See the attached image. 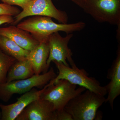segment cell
Listing matches in <instances>:
<instances>
[{
  "mask_svg": "<svg viewBox=\"0 0 120 120\" xmlns=\"http://www.w3.org/2000/svg\"><path fill=\"white\" fill-rule=\"evenodd\" d=\"M57 75L52 68L45 73L34 75L26 79L0 84V99L7 102L14 94H22L37 87L41 88L55 78Z\"/></svg>",
  "mask_w": 120,
  "mask_h": 120,
  "instance_id": "5",
  "label": "cell"
},
{
  "mask_svg": "<svg viewBox=\"0 0 120 120\" xmlns=\"http://www.w3.org/2000/svg\"><path fill=\"white\" fill-rule=\"evenodd\" d=\"M73 37V34L71 33L62 37L58 32H54L49 36L48 41L49 55L47 62L49 67L51 62L54 61L69 66L67 60L71 67L75 65L72 58V52L68 46L69 42Z\"/></svg>",
  "mask_w": 120,
  "mask_h": 120,
  "instance_id": "8",
  "label": "cell"
},
{
  "mask_svg": "<svg viewBox=\"0 0 120 120\" xmlns=\"http://www.w3.org/2000/svg\"><path fill=\"white\" fill-rule=\"evenodd\" d=\"M17 26L30 33L39 43L48 42L49 36L54 32L63 31L67 34L79 31L85 28L84 22L58 24L52 18L42 16H30L17 24Z\"/></svg>",
  "mask_w": 120,
  "mask_h": 120,
  "instance_id": "1",
  "label": "cell"
},
{
  "mask_svg": "<svg viewBox=\"0 0 120 120\" xmlns=\"http://www.w3.org/2000/svg\"><path fill=\"white\" fill-rule=\"evenodd\" d=\"M34 75V69L27 59L23 60H17L9 69L5 82L26 79Z\"/></svg>",
  "mask_w": 120,
  "mask_h": 120,
  "instance_id": "14",
  "label": "cell"
},
{
  "mask_svg": "<svg viewBox=\"0 0 120 120\" xmlns=\"http://www.w3.org/2000/svg\"><path fill=\"white\" fill-rule=\"evenodd\" d=\"M86 90L71 100L65 107L73 120H94L99 108L106 102L104 96Z\"/></svg>",
  "mask_w": 120,
  "mask_h": 120,
  "instance_id": "2",
  "label": "cell"
},
{
  "mask_svg": "<svg viewBox=\"0 0 120 120\" xmlns=\"http://www.w3.org/2000/svg\"><path fill=\"white\" fill-rule=\"evenodd\" d=\"M0 49L18 61L26 59L30 52V51L20 47L11 39L1 35H0Z\"/></svg>",
  "mask_w": 120,
  "mask_h": 120,
  "instance_id": "15",
  "label": "cell"
},
{
  "mask_svg": "<svg viewBox=\"0 0 120 120\" xmlns=\"http://www.w3.org/2000/svg\"><path fill=\"white\" fill-rule=\"evenodd\" d=\"M17 60L0 49V84L5 83L9 69Z\"/></svg>",
  "mask_w": 120,
  "mask_h": 120,
  "instance_id": "16",
  "label": "cell"
},
{
  "mask_svg": "<svg viewBox=\"0 0 120 120\" xmlns=\"http://www.w3.org/2000/svg\"><path fill=\"white\" fill-rule=\"evenodd\" d=\"M58 71V75L50 81L52 84L60 79L67 80L71 83L83 87L95 94L105 97L107 92L105 86L94 77H90L89 74L83 69H79L75 65L71 67L66 66L61 62L53 61Z\"/></svg>",
  "mask_w": 120,
  "mask_h": 120,
  "instance_id": "3",
  "label": "cell"
},
{
  "mask_svg": "<svg viewBox=\"0 0 120 120\" xmlns=\"http://www.w3.org/2000/svg\"><path fill=\"white\" fill-rule=\"evenodd\" d=\"M82 9L99 22L117 26L120 33V0H86Z\"/></svg>",
  "mask_w": 120,
  "mask_h": 120,
  "instance_id": "6",
  "label": "cell"
},
{
  "mask_svg": "<svg viewBox=\"0 0 120 120\" xmlns=\"http://www.w3.org/2000/svg\"><path fill=\"white\" fill-rule=\"evenodd\" d=\"M20 12V9L17 7L4 3L0 4V16L9 15L15 16Z\"/></svg>",
  "mask_w": 120,
  "mask_h": 120,
  "instance_id": "17",
  "label": "cell"
},
{
  "mask_svg": "<svg viewBox=\"0 0 120 120\" xmlns=\"http://www.w3.org/2000/svg\"><path fill=\"white\" fill-rule=\"evenodd\" d=\"M48 83L41 90H38L35 88L23 94L17 98V101L12 104L4 105L0 103L1 110L0 120H15L25 107L33 101L40 98Z\"/></svg>",
  "mask_w": 120,
  "mask_h": 120,
  "instance_id": "10",
  "label": "cell"
},
{
  "mask_svg": "<svg viewBox=\"0 0 120 120\" xmlns=\"http://www.w3.org/2000/svg\"><path fill=\"white\" fill-rule=\"evenodd\" d=\"M71 0L75 3V4H77L79 7L82 8L85 4L86 0Z\"/></svg>",
  "mask_w": 120,
  "mask_h": 120,
  "instance_id": "21",
  "label": "cell"
},
{
  "mask_svg": "<svg viewBox=\"0 0 120 120\" xmlns=\"http://www.w3.org/2000/svg\"><path fill=\"white\" fill-rule=\"evenodd\" d=\"M56 120H73L72 116L64 109L56 111Z\"/></svg>",
  "mask_w": 120,
  "mask_h": 120,
  "instance_id": "19",
  "label": "cell"
},
{
  "mask_svg": "<svg viewBox=\"0 0 120 120\" xmlns=\"http://www.w3.org/2000/svg\"><path fill=\"white\" fill-rule=\"evenodd\" d=\"M53 105L39 98L24 108L15 120H56Z\"/></svg>",
  "mask_w": 120,
  "mask_h": 120,
  "instance_id": "9",
  "label": "cell"
},
{
  "mask_svg": "<svg viewBox=\"0 0 120 120\" xmlns=\"http://www.w3.org/2000/svg\"><path fill=\"white\" fill-rule=\"evenodd\" d=\"M14 21L13 16L9 15L0 16V26L4 23L11 24Z\"/></svg>",
  "mask_w": 120,
  "mask_h": 120,
  "instance_id": "20",
  "label": "cell"
},
{
  "mask_svg": "<svg viewBox=\"0 0 120 120\" xmlns=\"http://www.w3.org/2000/svg\"><path fill=\"white\" fill-rule=\"evenodd\" d=\"M36 15L53 18L61 23H67L68 20L67 12L57 8L52 0H31L14 17V21L11 25L15 26L25 17Z\"/></svg>",
  "mask_w": 120,
  "mask_h": 120,
  "instance_id": "7",
  "label": "cell"
},
{
  "mask_svg": "<svg viewBox=\"0 0 120 120\" xmlns=\"http://www.w3.org/2000/svg\"><path fill=\"white\" fill-rule=\"evenodd\" d=\"M77 87L64 79L59 80L53 84L50 82L40 98L52 103L55 111H60L64 109L72 99L86 90L83 87Z\"/></svg>",
  "mask_w": 120,
  "mask_h": 120,
  "instance_id": "4",
  "label": "cell"
},
{
  "mask_svg": "<svg viewBox=\"0 0 120 120\" xmlns=\"http://www.w3.org/2000/svg\"><path fill=\"white\" fill-rule=\"evenodd\" d=\"M0 35L9 38L20 47L30 52L39 43L29 32L13 25L0 27Z\"/></svg>",
  "mask_w": 120,
  "mask_h": 120,
  "instance_id": "12",
  "label": "cell"
},
{
  "mask_svg": "<svg viewBox=\"0 0 120 120\" xmlns=\"http://www.w3.org/2000/svg\"><path fill=\"white\" fill-rule=\"evenodd\" d=\"M49 52L48 42L39 43L30 51L27 59L31 64L35 75L45 73L49 70V67L47 62Z\"/></svg>",
  "mask_w": 120,
  "mask_h": 120,
  "instance_id": "13",
  "label": "cell"
},
{
  "mask_svg": "<svg viewBox=\"0 0 120 120\" xmlns=\"http://www.w3.org/2000/svg\"><path fill=\"white\" fill-rule=\"evenodd\" d=\"M4 3L9 5H16L24 8L31 0H0Z\"/></svg>",
  "mask_w": 120,
  "mask_h": 120,
  "instance_id": "18",
  "label": "cell"
},
{
  "mask_svg": "<svg viewBox=\"0 0 120 120\" xmlns=\"http://www.w3.org/2000/svg\"><path fill=\"white\" fill-rule=\"evenodd\" d=\"M110 82L105 86L107 92L106 102L109 103L112 109L116 99L120 94V45L118 46L116 56L111 68L108 70L107 75Z\"/></svg>",
  "mask_w": 120,
  "mask_h": 120,
  "instance_id": "11",
  "label": "cell"
},
{
  "mask_svg": "<svg viewBox=\"0 0 120 120\" xmlns=\"http://www.w3.org/2000/svg\"><path fill=\"white\" fill-rule=\"evenodd\" d=\"M1 112H0V119L1 118Z\"/></svg>",
  "mask_w": 120,
  "mask_h": 120,
  "instance_id": "22",
  "label": "cell"
}]
</instances>
